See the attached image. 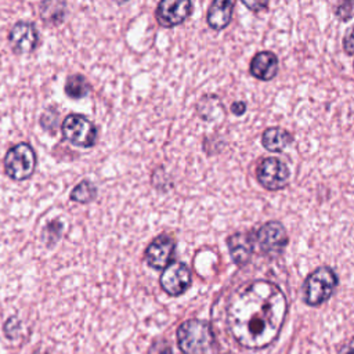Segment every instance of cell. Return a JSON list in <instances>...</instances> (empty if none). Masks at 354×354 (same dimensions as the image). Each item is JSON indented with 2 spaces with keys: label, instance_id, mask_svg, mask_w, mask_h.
<instances>
[{
  "label": "cell",
  "instance_id": "5",
  "mask_svg": "<svg viewBox=\"0 0 354 354\" xmlns=\"http://www.w3.org/2000/svg\"><path fill=\"white\" fill-rule=\"evenodd\" d=\"M61 131L68 142L82 148L93 147L98 138L95 124L80 113L68 115L61 124Z\"/></svg>",
  "mask_w": 354,
  "mask_h": 354
},
{
  "label": "cell",
  "instance_id": "9",
  "mask_svg": "<svg viewBox=\"0 0 354 354\" xmlns=\"http://www.w3.org/2000/svg\"><path fill=\"white\" fill-rule=\"evenodd\" d=\"M192 11L189 0H162L155 10V18L163 28H173L183 24Z\"/></svg>",
  "mask_w": 354,
  "mask_h": 354
},
{
  "label": "cell",
  "instance_id": "13",
  "mask_svg": "<svg viewBox=\"0 0 354 354\" xmlns=\"http://www.w3.org/2000/svg\"><path fill=\"white\" fill-rule=\"evenodd\" d=\"M253 245V236L248 232H234L227 238L231 259L239 267H243L250 260L254 249Z\"/></svg>",
  "mask_w": 354,
  "mask_h": 354
},
{
  "label": "cell",
  "instance_id": "3",
  "mask_svg": "<svg viewBox=\"0 0 354 354\" xmlns=\"http://www.w3.org/2000/svg\"><path fill=\"white\" fill-rule=\"evenodd\" d=\"M337 283H339L337 275L330 267L321 266L315 268L306 278L303 283L306 304L311 307L321 306L324 301H326L332 296Z\"/></svg>",
  "mask_w": 354,
  "mask_h": 354
},
{
  "label": "cell",
  "instance_id": "14",
  "mask_svg": "<svg viewBox=\"0 0 354 354\" xmlns=\"http://www.w3.org/2000/svg\"><path fill=\"white\" fill-rule=\"evenodd\" d=\"M234 6H235V1H231V0L212 1L207 8V14H206L207 25L214 30L224 29L232 18Z\"/></svg>",
  "mask_w": 354,
  "mask_h": 354
},
{
  "label": "cell",
  "instance_id": "6",
  "mask_svg": "<svg viewBox=\"0 0 354 354\" xmlns=\"http://www.w3.org/2000/svg\"><path fill=\"white\" fill-rule=\"evenodd\" d=\"M256 177L263 188L268 191H278L289 184L290 170L279 158L268 156L259 163Z\"/></svg>",
  "mask_w": 354,
  "mask_h": 354
},
{
  "label": "cell",
  "instance_id": "2",
  "mask_svg": "<svg viewBox=\"0 0 354 354\" xmlns=\"http://www.w3.org/2000/svg\"><path fill=\"white\" fill-rule=\"evenodd\" d=\"M212 340L210 325L203 319H187L177 328V344L184 354H205Z\"/></svg>",
  "mask_w": 354,
  "mask_h": 354
},
{
  "label": "cell",
  "instance_id": "15",
  "mask_svg": "<svg viewBox=\"0 0 354 354\" xmlns=\"http://www.w3.org/2000/svg\"><path fill=\"white\" fill-rule=\"evenodd\" d=\"M293 134L279 126L268 127L261 134V144L270 152H282L293 141Z\"/></svg>",
  "mask_w": 354,
  "mask_h": 354
},
{
  "label": "cell",
  "instance_id": "24",
  "mask_svg": "<svg viewBox=\"0 0 354 354\" xmlns=\"http://www.w3.org/2000/svg\"><path fill=\"white\" fill-rule=\"evenodd\" d=\"M337 354H354V340L347 343L346 346H343Z\"/></svg>",
  "mask_w": 354,
  "mask_h": 354
},
{
  "label": "cell",
  "instance_id": "12",
  "mask_svg": "<svg viewBox=\"0 0 354 354\" xmlns=\"http://www.w3.org/2000/svg\"><path fill=\"white\" fill-rule=\"evenodd\" d=\"M278 68H279L278 57L275 55V53L268 50L256 53L249 64L250 75L263 82H268L274 79L278 73Z\"/></svg>",
  "mask_w": 354,
  "mask_h": 354
},
{
  "label": "cell",
  "instance_id": "20",
  "mask_svg": "<svg viewBox=\"0 0 354 354\" xmlns=\"http://www.w3.org/2000/svg\"><path fill=\"white\" fill-rule=\"evenodd\" d=\"M148 354H173V351L165 339H158L149 346Z\"/></svg>",
  "mask_w": 354,
  "mask_h": 354
},
{
  "label": "cell",
  "instance_id": "22",
  "mask_svg": "<svg viewBox=\"0 0 354 354\" xmlns=\"http://www.w3.org/2000/svg\"><path fill=\"white\" fill-rule=\"evenodd\" d=\"M242 4H243L245 7H248V8H250V10L254 11V12H257V11L264 10V8L268 7V1H245V0H243Z\"/></svg>",
  "mask_w": 354,
  "mask_h": 354
},
{
  "label": "cell",
  "instance_id": "21",
  "mask_svg": "<svg viewBox=\"0 0 354 354\" xmlns=\"http://www.w3.org/2000/svg\"><path fill=\"white\" fill-rule=\"evenodd\" d=\"M354 3L353 1H344V3H339L336 7V15L343 19L347 21L351 17V10H353Z\"/></svg>",
  "mask_w": 354,
  "mask_h": 354
},
{
  "label": "cell",
  "instance_id": "19",
  "mask_svg": "<svg viewBox=\"0 0 354 354\" xmlns=\"http://www.w3.org/2000/svg\"><path fill=\"white\" fill-rule=\"evenodd\" d=\"M343 50L348 55H354V24L350 25L343 36Z\"/></svg>",
  "mask_w": 354,
  "mask_h": 354
},
{
  "label": "cell",
  "instance_id": "11",
  "mask_svg": "<svg viewBox=\"0 0 354 354\" xmlns=\"http://www.w3.org/2000/svg\"><path fill=\"white\" fill-rule=\"evenodd\" d=\"M8 43L14 53L29 54L36 50L39 44V32L33 22L18 21L10 29Z\"/></svg>",
  "mask_w": 354,
  "mask_h": 354
},
{
  "label": "cell",
  "instance_id": "23",
  "mask_svg": "<svg viewBox=\"0 0 354 354\" xmlns=\"http://www.w3.org/2000/svg\"><path fill=\"white\" fill-rule=\"evenodd\" d=\"M231 112L236 116H241L246 112V102L245 101H235L231 104Z\"/></svg>",
  "mask_w": 354,
  "mask_h": 354
},
{
  "label": "cell",
  "instance_id": "7",
  "mask_svg": "<svg viewBox=\"0 0 354 354\" xmlns=\"http://www.w3.org/2000/svg\"><path fill=\"white\" fill-rule=\"evenodd\" d=\"M253 239L259 245L260 250L267 256L281 254L289 242V236L285 227L275 220L267 221L263 225H260Z\"/></svg>",
  "mask_w": 354,
  "mask_h": 354
},
{
  "label": "cell",
  "instance_id": "18",
  "mask_svg": "<svg viewBox=\"0 0 354 354\" xmlns=\"http://www.w3.org/2000/svg\"><path fill=\"white\" fill-rule=\"evenodd\" d=\"M97 196V188L90 180H82L72 191H71V201L77 203H88L94 201Z\"/></svg>",
  "mask_w": 354,
  "mask_h": 354
},
{
  "label": "cell",
  "instance_id": "8",
  "mask_svg": "<svg viewBox=\"0 0 354 354\" xmlns=\"http://www.w3.org/2000/svg\"><path fill=\"white\" fill-rule=\"evenodd\" d=\"M192 275L191 270L183 261L170 263L159 278L160 288L173 297L181 296L191 286Z\"/></svg>",
  "mask_w": 354,
  "mask_h": 354
},
{
  "label": "cell",
  "instance_id": "4",
  "mask_svg": "<svg viewBox=\"0 0 354 354\" xmlns=\"http://www.w3.org/2000/svg\"><path fill=\"white\" fill-rule=\"evenodd\" d=\"M36 169V153L28 142L11 147L4 156V171L15 181L28 180Z\"/></svg>",
  "mask_w": 354,
  "mask_h": 354
},
{
  "label": "cell",
  "instance_id": "1",
  "mask_svg": "<svg viewBox=\"0 0 354 354\" xmlns=\"http://www.w3.org/2000/svg\"><path fill=\"white\" fill-rule=\"evenodd\" d=\"M288 313L281 288L266 279L241 285L227 301V328L234 340L250 350L268 347L278 337Z\"/></svg>",
  "mask_w": 354,
  "mask_h": 354
},
{
  "label": "cell",
  "instance_id": "17",
  "mask_svg": "<svg viewBox=\"0 0 354 354\" xmlns=\"http://www.w3.org/2000/svg\"><path fill=\"white\" fill-rule=\"evenodd\" d=\"M91 86L88 83V80L80 75V73H75V75H69L65 80V86H64V90H65V94L71 98H82L84 95L88 94Z\"/></svg>",
  "mask_w": 354,
  "mask_h": 354
},
{
  "label": "cell",
  "instance_id": "10",
  "mask_svg": "<svg viewBox=\"0 0 354 354\" xmlns=\"http://www.w3.org/2000/svg\"><path fill=\"white\" fill-rule=\"evenodd\" d=\"M174 248V239L169 234H160L149 242L144 252V259L149 267L165 270L171 263Z\"/></svg>",
  "mask_w": 354,
  "mask_h": 354
},
{
  "label": "cell",
  "instance_id": "16",
  "mask_svg": "<svg viewBox=\"0 0 354 354\" xmlns=\"http://www.w3.org/2000/svg\"><path fill=\"white\" fill-rule=\"evenodd\" d=\"M66 14V4L62 1H44L40 4V18L47 25H59Z\"/></svg>",
  "mask_w": 354,
  "mask_h": 354
}]
</instances>
